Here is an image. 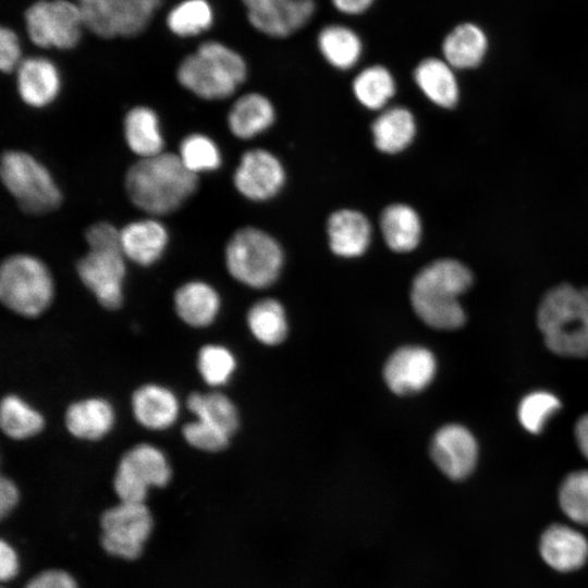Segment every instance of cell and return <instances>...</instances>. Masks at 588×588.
I'll list each match as a JSON object with an SVG mask.
<instances>
[{
	"label": "cell",
	"instance_id": "cell-39",
	"mask_svg": "<svg viewBox=\"0 0 588 588\" xmlns=\"http://www.w3.org/2000/svg\"><path fill=\"white\" fill-rule=\"evenodd\" d=\"M161 2L162 0H120L118 36L134 37L143 33Z\"/></svg>",
	"mask_w": 588,
	"mask_h": 588
},
{
	"label": "cell",
	"instance_id": "cell-18",
	"mask_svg": "<svg viewBox=\"0 0 588 588\" xmlns=\"http://www.w3.org/2000/svg\"><path fill=\"white\" fill-rule=\"evenodd\" d=\"M14 73L17 95L30 108H46L53 103L61 93V73L57 64L48 58H24Z\"/></svg>",
	"mask_w": 588,
	"mask_h": 588
},
{
	"label": "cell",
	"instance_id": "cell-37",
	"mask_svg": "<svg viewBox=\"0 0 588 588\" xmlns=\"http://www.w3.org/2000/svg\"><path fill=\"white\" fill-rule=\"evenodd\" d=\"M236 368L234 355L224 346L207 344L197 355V369L203 380L211 387L225 384Z\"/></svg>",
	"mask_w": 588,
	"mask_h": 588
},
{
	"label": "cell",
	"instance_id": "cell-12",
	"mask_svg": "<svg viewBox=\"0 0 588 588\" xmlns=\"http://www.w3.org/2000/svg\"><path fill=\"white\" fill-rule=\"evenodd\" d=\"M81 282L106 309L114 310L123 303L126 258L121 248H88L76 262Z\"/></svg>",
	"mask_w": 588,
	"mask_h": 588
},
{
	"label": "cell",
	"instance_id": "cell-4",
	"mask_svg": "<svg viewBox=\"0 0 588 588\" xmlns=\"http://www.w3.org/2000/svg\"><path fill=\"white\" fill-rule=\"evenodd\" d=\"M537 320L550 351L565 357L588 355V289L566 283L551 289L540 303Z\"/></svg>",
	"mask_w": 588,
	"mask_h": 588
},
{
	"label": "cell",
	"instance_id": "cell-43",
	"mask_svg": "<svg viewBox=\"0 0 588 588\" xmlns=\"http://www.w3.org/2000/svg\"><path fill=\"white\" fill-rule=\"evenodd\" d=\"M379 0H327L332 16L356 22L369 15Z\"/></svg>",
	"mask_w": 588,
	"mask_h": 588
},
{
	"label": "cell",
	"instance_id": "cell-33",
	"mask_svg": "<svg viewBox=\"0 0 588 588\" xmlns=\"http://www.w3.org/2000/svg\"><path fill=\"white\" fill-rule=\"evenodd\" d=\"M215 17L208 0H183L169 11L166 23L173 35L188 38L209 30Z\"/></svg>",
	"mask_w": 588,
	"mask_h": 588
},
{
	"label": "cell",
	"instance_id": "cell-38",
	"mask_svg": "<svg viewBox=\"0 0 588 588\" xmlns=\"http://www.w3.org/2000/svg\"><path fill=\"white\" fill-rule=\"evenodd\" d=\"M85 28L100 38L118 36V13L120 0H75Z\"/></svg>",
	"mask_w": 588,
	"mask_h": 588
},
{
	"label": "cell",
	"instance_id": "cell-10",
	"mask_svg": "<svg viewBox=\"0 0 588 588\" xmlns=\"http://www.w3.org/2000/svg\"><path fill=\"white\" fill-rule=\"evenodd\" d=\"M172 477L164 453L148 443L127 450L118 464L113 488L121 502L145 503L151 487H166Z\"/></svg>",
	"mask_w": 588,
	"mask_h": 588
},
{
	"label": "cell",
	"instance_id": "cell-28",
	"mask_svg": "<svg viewBox=\"0 0 588 588\" xmlns=\"http://www.w3.org/2000/svg\"><path fill=\"white\" fill-rule=\"evenodd\" d=\"M370 130L375 147L382 154L395 155L413 143L417 124L408 108L389 106L380 111Z\"/></svg>",
	"mask_w": 588,
	"mask_h": 588
},
{
	"label": "cell",
	"instance_id": "cell-41",
	"mask_svg": "<svg viewBox=\"0 0 588 588\" xmlns=\"http://www.w3.org/2000/svg\"><path fill=\"white\" fill-rule=\"evenodd\" d=\"M182 434L191 446L209 453L226 449L231 439L224 432L197 418L182 427Z\"/></svg>",
	"mask_w": 588,
	"mask_h": 588
},
{
	"label": "cell",
	"instance_id": "cell-36",
	"mask_svg": "<svg viewBox=\"0 0 588 588\" xmlns=\"http://www.w3.org/2000/svg\"><path fill=\"white\" fill-rule=\"evenodd\" d=\"M559 505L568 520L588 527V470L568 474L559 488Z\"/></svg>",
	"mask_w": 588,
	"mask_h": 588
},
{
	"label": "cell",
	"instance_id": "cell-22",
	"mask_svg": "<svg viewBox=\"0 0 588 588\" xmlns=\"http://www.w3.org/2000/svg\"><path fill=\"white\" fill-rule=\"evenodd\" d=\"M489 40L485 30L471 22L453 26L441 40L442 58L454 70L477 68L486 57Z\"/></svg>",
	"mask_w": 588,
	"mask_h": 588
},
{
	"label": "cell",
	"instance_id": "cell-24",
	"mask_svg": "<svg viewBox=\"0 0 588 588\" xmlns=\"http://www.w3.org/2000/svg\"><path fill=\"white\" fill-rule=\"evenodd\" d=\"M123 136L127 148L138 159L166 151L159 115L148 106L137 105L127 110L123 119Z\"/></svg>",
	"mask_w": 588,
	"mask_h": 588
},
{
	"label": "cell",
	"instance_id": "cell-25",
	"mask_svg": "<svg viewBox=\"0 0 588 588\" xmlns=\"http://www.w3.org/2000/svg\"><path fill=\"white\" fill-rule=\"evenodd\" d=\"M275 120L271 100L257 91L243 94L232 103L226 123L233 136L252 139L266 132Z\"/></svg>",
	"mask_w": 588,
	"mask_h": 588
},
{
	"label": "cell",
	"instance_id": "cell-34",
	"mask_svg": "<svg viewBox=\"0 0 588 588\" xmlns=\"http://www.w3.org/2000/svg\"><path fill=\"white\" fill-rule=\"evenodd\" d=\"M247 324L253 335L266 345L280 344L287 334L284 308L272 298L261 299L250 307Z\"/></svg>",
	"mask_w": 588,
	"mask_h": 588
},
{
	"label": "cell",
	"instance_id": "cell-16",
	"mask_svg": "<svg viewBox=\"0 0 588 588\" xmlns=\"http://www.w3.org/2000/svg\"><path fill=\"white\" fill-rule=\"evenodd\" d=\"M437 362L433 354L421 346H403L387 360L383 377L388 388L397 395L420 392L433 380Z\"/></svg>",
	"mask_w": 588,
	"mask_h": 588
},
{
	"label": "cell",
	"instance_id": "cell-42",
	"mask_svg": "<svg viewBox=\"0 0 588 588\" xmlns=\"http://www.w3.org/2000/svg\"><path fill=\"white\" fill-rule=\"evenodd\" d=\"M22 46L16 33L8 27L0 28V69L10 74L16 71L23 61Z\"/></svg>",
	"mask_w": 588,
	"mask_h": 588
},
{
	"label": "cell",
	"instance_id": "cell-6",
	"mask_svg": "<svg viewBox=\"0 0 588 588\" xmlns=\"http://www.w3.org/2000/svg\"><path fill=\"white\" fill-rule=\"evenodd\" d=\"M54 282L48 266L37 256L15 253L0 266V299L24 317L41 315L52 303Z\"/></svg>",
	"mask_w": 588,
	"mask_h": 588
},
{
	"label": "cell",
	"instance_id": "cell-9",
	"mask_svg": "<svg viewBox=\"0 0 588 588\" xmlns=\"http://www.w3.org/2000/svg\"><path fill=\"white\" fill-rule=\"evenodd\" d=\"M25 28L30 41L45 49L75 48L85 28L75 1L38 0L24 13Z\"/></svg>",
	"mask_w": 588,
	"mask_h": 588
},
{
	"label": "cell",
	"instance_id": "cell-26",
	"mask_svg": "<svg viewBox=\"0 0 588 588\" xmlns=\"http://www.w3.org/2000/svg\"><path fill=\"white\" fill-rule=\"evenodd\" d=\"M173 303L175 313L183 322L194 328H204L217 318L221 299L209 283L191 280L176 289Z\"/></svg>",
	"mask_w": 588,
	"mask_h": 588
},
{
	"label": "cell",
	"instance_id": "cell-46",
	"mask_svg": "<svg viewBox=\"0 0 588 588\" xmlns=\"http://www.w3.org/2000/svg\"><path fill=\"white\" fill-rule=\"evenodd\" d=\"M19 572V559L15 550L5 541L0 542V578L12 579Z\"/></svg>",
	"mask_w": 588,
	"mask_h": 588
},
{
	"label": "cell",
	"instance_id": "cell-13",
	"mask_svg": "<svg viewBox=\"0 0 588 588\" xmlns=\"http://www.w3.org/2000/svg\"><path fill=\"white\" fill-rule=\"evenodd\" d=\"M314 29L316 50L330 68L347 72L360 63L366 50V38L353 22L339 17L319 19Z\"/></svg>",
	"mask_w": 588,
	"mask_h": 588
},
{
	"label": "cell",
	"instance_id": "cell-8",
	"mask_svg": "<svg viewBox=\"0 0 588 588\" xmlns=\"http://www.w3.org/2000/svg\"><path fill=\"white\" fill-rule=\"evenodd\" d=\"M247 25L260 37L286 41L318 21L322 0H240Z\"/></svg>",
	"mask_w": 588,
	"mask_h": 588
},
{
	"label": "cell",
	"instance_id": "cell-2",
	"mask_svg": "<svg viewBox=\"0 0 588 588\" xmlns=\"http://www.w3.org/2000/svg\"><path fill=\"white\" fill-rule=\"evenodd\" d=\"M473 283L470 270L455 259H438L425 266L414 278L411 303L416 315L429 327L454 330L466 316L458 297Z\"/></svg>",
	"mask_w": 588,
	"mask_h": 588
},
{
	"label": "cell",
	"instance_id": "cell-19",
	"mask_svg": "<svg viewBox=\"0 0 588 588\" xmlns=\"http://www.w3.org/2000/svg\"><path fill=\"white\" fill-rule=\"evenodd\" d=\"M169 242L168 228L156 217L136 219L120 229L124 257L142 267L156 264L166 253Z\"/></svg>",
	"mask_w": 588,
	"mask_h": 588
},
{
	"label": "cell",
	"instance_id": "cell-3",
	"mask_svg": "<svg viewBox=\"0 0 588 588\" xmlns=\"http://www.w3.org/2000/svg\"><path fill=\"white\" fill-rule=\"evenodd\" d=\"M247 76L248 64L244 56L219 40L201 42L176 69L179 84L204 100L231 97Z\"/></svg>",
	"mask_w": 588,
	"mask_h": 588
},
{
	"label": "cell",
	"instance_id": "cell-40",
	"mask_svg": "<svg viewBox=\"0 0 588 588\" xmlns=\"http://www.w3.org/2000/svg\"><path fill=\"white\" fill-rule=\"evenodd\" d=\"M560 407L561 403L555 395L544 391L532 392L522 400L518 418L526 430L538 433Z\"/></svg>",
	"mask_w": 588,
	"mask_h": 588
},
{
	"label": "cell",
	"instance_id": "cell-23",
	"mask_svg": "<svg viewBox=\"0 0 588 588\" xmlns=\"http://www.w3.org/2000/svg\"><path fill=\"white\" fill-rule=\"evenodd\" d=\"M412 75L418 89L434 105L453 108L458 101L460 87L454 69L443 58L428 56L420 59Z\"/></svg>",
	"mask_w": 588,
	"mask_h": 588
},
{
	"label": "cell",
	"instance_id": "cell-27",
	"mask_svg": "<svg viewBox=\"0 0 588 588\" xmlns=\"http://www.w3.org/2000/svg\"><path fill=\"white\" fill-rule=\"evenodd\" d=\"M115 421L112 405L102 397H88L70 404L64 424L75 438L96 441L110 432Z\"/></svg>",
	"mask_w": 588,
	"mask_h": 588
},
{
	"label": "cell",
	"instance_id": "cell-31",
	"mask_svg": "<svg viewBox=\"0 0 588 588\" xmlns=\"http://www.w3.org/2000/svg\"><path fill=\"white\" fill-rule=\"evenodd\" d=\"M188 411L230 438L236 432L240 418L234 403L220 392H193L187 396Z\"/></svg>",
	"mask_w": 588,
	"mask_h": 588
},
{
	"label": "cell",
	"instance_id": "cell-11",
	"mask_svg": "<svg viewBox=\"0 0 588 588\" xmlns=\"http://www.w3.org/2000/svg\"><path fill=\"white\" fill-rule=\"evenodd\" d=\"M100 543L111 555L135 560L152 529V516L145 503L120 502L100 517Z\"/></svg>",
	"mask_w": 588,
	"mask_h": 588
},
{
	"label": "cell",
	"instance_id": "cell-45",
	"mask_svg": "<svg viewBox=\"0 0 588 588\" xmlns=\"http://www.w3.org/2000/svg\"><path fill=\"white\" fill-rule=\"evenodd\" d=\"M25 588H77V585L69 573L49 569L32 578Z\"/></svg>",
	"mask_w": 588,
	"mask_h": 588
},
{
	"label": "cell",
	"instance_id": "cell-35",
	"mask_svg": "<svg viewBox=\"0 0 588 588\" xmlns=\"http://www.w3.org/2000/svg\"><path fill=\"white\" fill-rule=\"evenodd\" d=\"M177 156L184 167L199 176L217 171L222 164V154L218 144L204 133H191L182 138Z\"/></svg>",
	"mask_w": 588,
	"mask_h": 588
},
{
	"label": "cell",
	"instance_id": "cell-15",
	"mask_svg": "<svg viewBox=\"0 0 588 588\" xmlns=\"http://www.w3.org/2000/svg\"><path fill=\"white\" fill-rule=\"evenodd\" d=\"M430 456L451 480H463L476 467L478 445L471 432L457 424L445 425L433 436Z\"/></svg>",
	"mask_w": 588,
	"mask_h": 588
},
{
	"label": "cell",
	"instance_id": "cell-21",
	"mask_svg": "<svg viewBox=\"0 0 588 588\" xmlns=\"http://www.w3.org/2000/svg\"><path fill=\"white\" fill-rule=\"evenodd\" d=\"M132 411L136 421L143 427L164 430L176 421L180 403L170 389L157 383H146L133 392Z\"/></svg>",
	"mask_w": 588,
	"mask_h": 588
},
{
	"label": "cell",
	"instance_id": "cell-30",
	"mask_svg": "<svg viewBox=\"0 0 588 588\" xmlns=\"http://www.w3.org/2000/svg\"><path fill=\"white\" fill-rule=\"evenodd\" d=\"M355 99L366 109L381 111L389 107L396 94L393 72L382 63H371L359 69L351 83Z\"/></svg>",
	"mask_w": 588,
	"mask_h": 588
},
{
	"label": "cell",
	"instance_id": "cell-48",
	"mask_svg": "<svg viewBox=\"0 0 588 588\" xmlns=\"http://www.w3.org/2000/svg\"><path fill=\"white\" fill-rule=\"evenodd\" d=\"M575 438L579 450L588 460V414L578 419L575 426Z\"/></svg>",
	"mask_w": 588,
	"mask_h": 588
},
{
	"label": "cell",
	"instance_id": "cell-29",
	"mask_svg": "<svg viewBox=\"0 0 588 588\" xmlns=\"http://www.w3.org/2000/svg\"><path fill=\"white\" fill-rule=\"evenodd\" d=\"M379 226L387 246L395 253H409L420 243L421 220L418 212L407 204L387 206L380 215Z\"/></svg>",
	"mask_w": 588,
	"mask_h": 588
},
{
	"label": "cell",
	"instance_id": "cell-32",
	"mask_svg": "<svg viewBox=\"0 0 588 588\" xmlns=\"http://www.w3.org/2000/svg\"><path fill=\"white\" fill-rule=\"evenodd\" d=\"M0 426L7 437L24 440L44 429L45 418L19 395L8 394L0 405Z\"/></svg>",
	"mask_w": 588,
	"mask_h": 588
},
{
	"label": "cell",
	"instance_id": "cell-20",
	"mask_svg": "<svg viewBox=\"0 0 588 588\" xmlns=\"http://www.w3.org/2000/svg\"><path fill=\"white\" fill-rule=\"evenodd\" d=\"M327 236L329 247L334 255L356 258L367 252L372 238V228L363 212L342 208L329 216Z\"/></svg>",
	"mask_w": 588,
	"mask_h": 588
},
{
	"label": "cell",
	"instance_id": "cell-14",
	"mask_svg": "<svg viewBox=\"0 0 588 588\" xmlns=\"http://www.w3.org/2000/svg\"><path fill=\"white\" fill-rule=\"evenodd\" d=\"M285 169L280 159L264 148L242 154L233 173L235 189L252 201H266L274 197L285 183Z\"/></svg>",
	"mask_w": 588,
	"mask_h": 588
},
{
	"label": "cell",
	"instance_id": "cell-7",
	"mask_svg": "<svg viewBox=\"0 0 588 588\" xmlns=\"http://www.w3.org/2000/svg\"><path fill=\"white\" fill-rule=\"evenodd\" d=\"M224 261L233 279L249 287L265 289L279 278L284 254L279 242L266 231L243 226L230 236Z\"/></svg>",
	"mask_w": 588,
	"mask_h": 588
},
{
	"label": "cell",
	"instance_id": "cell-47",
	"mask_svg": "<svg viewBox=\"0 0 588 588\" xmlns=\"http://www.w3.org/2000/svg\"><path fill=\"white\" fill-rule=\"evenodd\" d=\"M20 492L10 478L2 476L0 480V514L5 517L17 504Z\"/></svg>",
	"mask_w": 588,
	"mask_h": 588
},
{
	"label": "cell",
	"instance_id": "cell-44",
	"mask_svg": "<svg viewBox=\"0 0 588 588\" xmlns=\"http://www.w3.org/2000/svg\"><path fill=\"white\" fill-rule=\"evenodd\" d=\"M88 248H112L120 245V229L107 221L90 224L85 231Z\"/></svg>",
	"mask_w": 588,
	"mask_h": 588
},
{
	"label": "cell",
	"instance_id": "cell-17",
	"mask_svg": "<svg viewBox=\"0 0 588 588\" xmlns=\"http://www.w3.org/2000/svg\"><path fill=\"white\" fill-rule=\"evenodd\" d=\"M542 561L560 573H572L588 562V538L576 525L555 523L541 534L538 543Z\"/></svg>",
	"mask_w": 588,
	"mask_h": 588
},
{
	"label": "cell",
	"instance_id": "cell-1",
	"mask_svg": "<svg viewBox=\"0 0 588 588\" xmlns=\"http://www.w3.org/2000/svg\"><path fill=\"white\" fill-rule=\"evenodd\" d=\"M198 186L199 176L188 171L177 154L171 151L137 159L124 175V189L130 201L156 218L179 210Z\"/></svg>",
	"mask_w": 588,
	"mask_h": 588
},
{
	"label": "cell",
	"instance_id": "cell-5",
	"mask_svg": "<svg viewBox=\"0 0 588 588\" xmlns=\"http://www.w3.org/2000/svg\"><path fill=\"white\" fill-rule=\"evenodd\" d=\"M0 176L4 188L26 215H47L62 205L63 194L52 173L27 151H3Z\"/></svg>",
	"mask_w": 588,
	"mask_h": 588
}]
</instances>
